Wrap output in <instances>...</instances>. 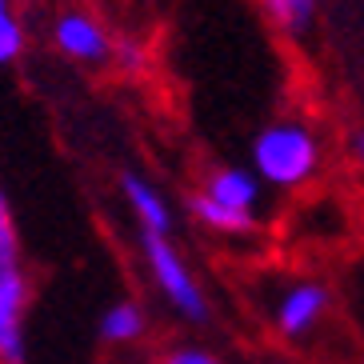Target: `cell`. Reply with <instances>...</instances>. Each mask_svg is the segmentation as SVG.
Returning <instances> with one entry per match:
<instances>
[{"mask_svg": "<svg viewBox=\"0 0 364 364\" xmlns=\"http://www.w3.org/2000/svg\"><path fill=\"white\" fill-rule=\"evenodd\" d=\"M257 4L264 9L268 21L289 36L309 33L312 21H316V0H257Z\"/></svg>", "mask_w": 364, "mask_h": 364, "instance_id": "10", "label": "cell"}, {"mask_svg": "<svg viewBox=\"0 0 364 364\" xmlns=\"http://www.w3.org/2000/svg\"><path fill=\"white\" fill-rule=\"evenodd\" d=\"M316 164H321V144L300 120H277L252 136V172L260 184L296 188L316 172Z\"/></svg>", "mask_w": 364, "mask_h": 364, "instance_id": "2", "label": "cell"}, {"mask_svg": "<svg viewBox=\"0 0 364 364\" xmlns=\"http://www.w3.org/2000/svg\"><path fill=\"white\" fill-rule=\"evenodd\" d=\"M144 60H149V53H144V44L136 36H117L112 68H120V73H144Z\"/></svg>", "mask_w": 364, "mask_h": 364, "instance_id": "11", "label": "cell"}, {"mask_svg": "<svg viewBox=\"0 0 364 364\" xmlns=\"http://www.w3.org/2000/svg\"><path fill=\"white\" fill-rule=\"evenodd\" d=\"M161 364H225V360L208 348H200V344H176L161 356Z\"/></svg>", "mask_w": 364, "mask_h": 364, "instance_id": "12", "label": "cell"}, {"mask_svg": "<svg viewBox=\"0 0 364 364\" xmlns=\"http://www.w3.org/2000/svg\"><path fill=\"white\" fill-rule=\"evenodd\" d=\"M140 260H144V272H149L152 289L161 292V300L181 321H188V324L208 321L204 284L193 272V264L184 260V252L172 245V236H140Z\"/></svg>", "mask_w": 364, "mask_h": 364, "instance_id": "3", "label": "cell"}, {"mask_svg": "<svg viewBox=\"0 0 364 364\" xmlns=\"http://www.w3.org/2000/svg\"><path fill=\"white\" fill-rule=\"evenodd\" d=\"M48 44L56 56L80 68H105L117 53V33L85 4H60L48 16Z\"/></svg>", "mask_w": 364, "mask_h": 364, "instance_id": "4", "label": "cell"}, {"mask_svg": "<svg viewBox=\"0 0 364 364\" xmlns=\"http://www.w3.org/2000/svg\"><path fill=\"white\" fill-rule=\"evenodd\" d=\"M324 312H328V289L316 284V280H300V284H289V289L280 292L277 328H280V336L300 341V336H309L321 324Z\"/></svg>", "mask_w": 364, "mask_h": 364, "instance_id": "6", "label": "cell"}, {"mask_svg": "<svg viewBox=\"0 0 364 364\" xmlns=\"http://www.w3.org/2000/svg\"><path fill=\"white\" fill-rule=\"evenodd\" d=\"M33 48V24L21 0H0V68L21 65Z\"/></svg>", "mask_w": 364, "mask_h": 364, "instance_id": "8", "label": "cell"}, {"mask_svg": "<svg viewBox=\"0 0 364 364\" xmlns=\"http://www.w3.org/2000/svg\"><path fill=\"white\" fill-rule=\"evenodd\" d=\"M204 200L220 204L228 213H240V216H257V200H260V181L252 168H213L204 176V188H200Z\"/></svg>", "mask_w": 364, "mask_h": 364, "instance_id": "7", "label": "cell"}, {"mask_svg": "<svg viewBox=\"0 0 364 364\" xmlns=\"http://www.w3.org/2000/svg\"><path fill=\"white\" fill-rule=\"evenodd\" d=\"M144 328H149V316H144V309H140L136 300H112V304L100 312V321H97L100 341L117 344V348L136 344L140 336H144Z\"/></svg>", "mask_w": 364, "mask_h": 364, "instance_id": "9", "label": "cell"}, {"mask_svg": "<svg viewBox=\"0 0 364 364\" xmlns=\"http://www.w3.org/2000/svg\"><path fill=\"white\" fill-rule=\"evenodd\" d=\"M356 144H360V156H364V136H360V140H356Z\"/></svg>", "mask_w": 364, "mask_h": 364, "instance_id": "13", "label": "cell"}, {"mask_svg": "<svg viewBox=\"0 0 364 364\" xmlns=\"http://www.w3.org/2000/svg\"><path fill=\"white\" fill-rule=\"evenodd\" d=\"M120 196H124V208L132 213L140 236H172V225H176L172 204L149 176L124 172V176H120Z\"/></svg>", "mask_w": 364, "mask_h": 364, "instance_id": "5", "label": "cell"}, {"mask_svg": "<svg viewBox=\"0 0 364 364\" xmlns=\"http://www.w3.org/2000/svg\"><path fill=\"white\" fill-rule=\"evenodd\" d=\"M28 304H33V277L24 260V240L9 196L0 193V364H24Z\"/></svg>", "mask_w": 364, "mask_h": 364, "instance_id": "1", "label": "cell"}]
</instances>
